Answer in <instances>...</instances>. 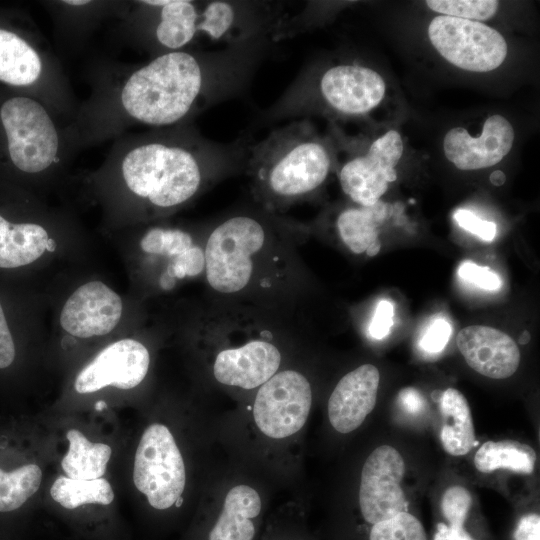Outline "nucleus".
I'll return each instance as SVG.
<instances>
[{
  "instance_id": "obj_1",
  "label": "nucleus",
  "mask_w": 540,
  "mask_h": 540,
  "mask_svg": "<svg viewBox=\"0 0 540 540\" xmlns=\"http://www.w3.org/2000/svg\"><path fill=\"white\" fill-rule=\"evenodd\" d=\"M245 145L199 136L153 139L129 150L122 177L128 191L155 215L180 208L243 164Z\"/></svg>"
},
{
  "instance_id": "obj_2",
  "label": "nucleus",
  "mask_w": 540,
  "mask_h": 540,
  "mask_svg": "<svg viewBox=\"0 0 540 540\" xmlns=\"http://www.w3.org/2000/svg\"><path fill=\"white\" fill-rule=\"evenodd\" d=\"M241 51L199 57L186 51L163 53L126 80L121 103L138 122L168 126L226 92L244 69Z\"/></svg>"
},
{
  "instance_id": "obj_3",
  "label": "nucleus",
  "mask_w": 540,
  "mask_h": 540,
  "mask_svg": "<svg viewBox=\"0 0 540 540\" xmlns=\"http://www.w3.org/2000/svg\"><path fill=\"white\" fill-rule=\"evenodd\" d=\"M243 164L253 198L261 209L276 214L316 191L332 163L311 124L294 120L246 145Z\"/></svg>"
},
{
  "instance_id": "obj_4",
  "label": "nucleus",
  "mask_w": 540,
  "mask_h": 540,
  "mask_svg": "<svg viewBox=\"0 0 540 540\" xmlns=\"http://www.w3.org/2000/svg\"><path fill=\"white\" fill-rule=\"evenodd\" d=\"M293 223L261 209L231 214L209 231L204 243L206 281L223 295L251 290L275 241Z\"/></svg>"
},
{
  "instance_id": "obj_5",
  "label": "nucleus",
  "mask_w": 540,
  "mask_h": 540,
  "mask_svg": "<svg viewBox=\"0 0 540 540\" xmlns=\"http://www.w3.org/2000/svg\"><path fill=\"white\" fill-rule=\"evenodd\" d=\"M141 3L159 8L155 37L170 51H179L194 41L240 45L252 37L255 29L254 11L248 2L164 0Z\"/></svg>"
},
{
  "instance_id": "obj_6",
  "label": "nucleus",
  "mask_w": 540,
  "mask_h": 540,
  "mask_svg": "<svg viewBox=\"0 0 540 540\" xmlns=\"http://www.w3.org/2000/svg\"><path fill=\"white\" fill-rule=\"evenodd\" d=\"M133 482L158 510L170 508L181 497L186 483L185 465L165 425L151 424L142 434L135 453Z\"/></svg>"
},
{
  "instance_id": "obj_7",
  "label": "nucleus",
  "mask_w": 540,
  "mask_h": 540,
  "mask_svg": "<svg viewBox=\"0 0 540 540\" xmlns=\"http://www.w3.org/2000/svg\"><path fill=\"white\" fill-rule=\"evenodd\" d=\"M0 118L7 136L8 152L21 171L38 173L56 160L59 137L46 109L28 97H14L3 103Z\"/></svg>"
},
{
  "instance_id": "obj_8",
  "label": "nucleus",
  "mask_w": 540,
  "mask_h": 540,
  "mask_svg": "<svg viewBox=\"0 0 540 540\" xmlns=\"http://www.w3.org/2000/svg\"><path fill=\"white\" fill-rule=\"evenodd\" d=\"M428 36L448 62L468 71L494 70L507 55L504 37L479 21L437 16L430 22Z\"/></svg>"
},
{
  "instance_id": "obj_9",
  "label": "nucleus",
  "mask_w": 540,
  "mask_h": 540,
  "mask_svg": "<svg viewBox=\"0 0 540 540\" xmlns=\"http://www.w3.org/2000/svg\"><path fill=\"white\" fill-rule=\"evenodd\" d=\"M139 248L160 291H171L182 281L204 274V245L184 229L151 227L142 235Z\"/></svg>"
},
{
  "instance_id": "obj_10",
  "label": "nucleus",
  "mask_w": 540,
  "mask_h": 540,
  "mask_svg": "<svg viewBox=\"0 0 540 540\" xmlns=\"http://www.w3.org/2000/svg\"><path fill=\"white\" fill-rule=\"evenodd\" d=\"M311 403L307 378L298 371L283 370L260 386L253 405L254 420L266 436L286 438L304 426Z\"/></svg>"
},
{
  "instance_id": "obj_11",
  "label": "nucleus",
  "mask_w": 540,
  "mask_h": 540,
  "mask_svg": "<svg viewBox=\"0 0 540 540\" xmlns=\"http://www.w3.org/2000/svg\"><path fill=\"white\" fill-rule=\"evenodd\" d=\"M404 473V459L392 446H379L367 457L361 472L359 506L368 523L374 525L406 511L401 487Z\"/></svg>"
},
{
  "instance_id": "obj_12",
  "label": "nucleus",
  "mask_w": 540,
  "mask_h": 540,
  "mask_svg": "<svg viewBox=\"0 0 540 540\" xmlns=\"http://www.w3.org/2000/svg\"><path fill=\"white\" fill-rule=\"evenodd\" d=\"M403 153L398 132L377 138L364 155L352 157L339 172L341 188L356 204L370 206L380 200L388 183L397 178L395 166Z\"/></svg>"
},
{
  "instance_id": "obj_13",
  "label": "nucleus",
  "mask_w": 540,
  "mask_h": 540,
  "mask_svg": "<svg viewBox=\"0 0 540 540\" xmlns=\"http://www.w3.org/2000/svg\"><path fill=\"white\" fill-rule=\"evenodd\" d=\"M149 365L150 354L142 342L121 339L106 346L82 368L74 388L80 394L93 393L107 386L133 389L144 380Z\"/></svg>"
},
{
  "instance_id": "obj_14",
  "label": "nucleus",
  "mask_w": 540,
  "mask_h": 540,
  "mask_svg": "<svg viewBox=\"0 0 540 540\" xmlns=\"http://www.w3.org/2000/svg\"><path fill=\"white\" fill-rule=\"evenodd\" d=\"M123 314V301L111 287L99 280L80 285L60 312V325L68 334L82 339L112 332Z\"/></svg>"
},
{
  "instance_id": "obj_15",
  "label": "nucleus",
  "mask_w": 540,
  "mask_h": 540,
  "mask_svg": "<svg viewBox=\"0 0 540 540\" xmlns=\"http://www.w3.org/2000/svg\"><path fill=\"white\" fill-rule=\"evenodd\" d=\"M385 89V82L376 71L355 64L333 66L318 81L320 98L344 115L370 111L381 102Z\"/></svg>"
},
{
  "instance_id": "obj_16",
  "label": "nucleus",
  "mask_w": 540,
  "mask_h": 540,
  "mask_svg": "<svg viewBox=\"0 0 540 540\" xmlns=\"http://www.w3.org/2000/svg\"><path fill=\"white\" fill-rule=\"evenodd\" d=\"M514 130L501 115L486 119L482 134L475 138L462 127L449 130L444 138L447 159L461 170H476L500 162L512 148Z\"/></svg>"
},
{
  "instance_id": "obj_17",
  "label": "nucleus",
  "mask_w": 540,
  "mask_h": 540,
  "mask_svg": "<svg viewBox=\"0 0 540 540\" xmlns=\"http://www.w3.org/2000/svg\"><path fill=\"white\" fill-rule=\"evenodd\" d=\"M280 363L281 353L271 341L252 339L218 352L213 375L221 384L254 389L277 373Z\"/></svg>"
},
{
  "instance_id": "obj_18",
  "label": "nucleus",
  "mask_w": 540,
  "mask_h": 540,
  "mask_svg": "<svg viewBox=\"0 0 540 540\" xmlns=\"http://www.w3.org/2000/svg\"><path fill=\"white\" fill-rule=\"evenodd\" d=\"M466 363L477 373L492 378L512 376L520 364V351L506 333L483 325H472L459 331L456 339Z\"/></svg>"
},
{
  "instance_id": "obj_19",
  "label": "nucleus",
  "mask_w": 540,
  "mask_h": 540,
  "mask_svg": "<svg viewBox=\"0 0 540 540\" xmlns=\"http://www.w3.org/2000/svg\"><path fill=\"white\" fill-rule=\"evenodd\" d=\"M380 374L372 364H364L344 375L328 401V417L333 428L343 434L357 429L374 409Z\"/></svg>"
},
{
  "instance_id": "obj_20",
  "label": "nucleus",
  "mask_w": 540,
  "mask_h": 540,
  "mask_svg": "<svg viewBox=\"0 0 540 540\" xmlns=\"http://www.w3.org/2000/svg\"><path fill=\"white\" fill-rule=\"evenodd\" d=\"M56 242L36 223H10L0 215V268H18L52 252Z\"/></svg>"
},
{
  "instance_id": "obj_21",
  "label": "nucleus",
  "mask_w": 540,
  "mask_h": 540,
  "mask_svg": "<svg viewBox=\"0 0 540 540\" xmlns=\"http://www.w3.org/2000/svg\"><path fill=\"white\" fill-rule=\"evenodd\" d=\"M260 511L261 498L255 489L247 485L231 488L209 540H252L255 528L251 519Z\"/></svg>"
},
{
  "instance_id": "obj_22",
  "label": "nucleus",
  "mask_w": 540,
  "mask_h": 540,
  "mask_svg": "<svg viewBox=\"0 0 540 540\" xmlns=\"http://www.w3.org/2000/svg\"><path fill=\"white\" fill-rule=\"evenodd\" d=\"M393 213L391 204L377 201L370 206L346 208L336 219V228L342 242L355 254L366 252L378 239V228Z\"/></svg>"
},
{
  "instance_id": "obj_23",
  "label": "nucleus",
  "mask_w": 540,
  "mask_h": 540,
  "mask_svg": "<svg viewBox=\"0 0 540 540\" xmlns=\"http://www.w3.org/2000/svg\"><path fill=\"white\" fill-rule=\"evenodd\" d=\"M439 403L443 417L440 433L443 448L453 456L467 454L477 442L466 398L457 389L448 388L442 393Z\"/></svg>"
},
{
  "instance_id": "obj_24",
  "label": "nucleus",
  "mask_w": 540,
  "mask_h": 540,
  "mask_svg": "<svg viewBox=\"0 0 540 540\" xmlns=\"http://www.w3.org/2000/svg\"><path fill=\"white\" fill-rule=\"evenodd\" d=\"M42 61L33 47L13 32L0 29V81L15 86L36 82Z\"/></svg>"
},
{
  "instance_id": "obj_25",
  "label": "nucleus",
  "mask_w": 540,
  "mask_h": 540,
  "mask_svg": "<svg viewBox=\"0 0 540 540\" xmlns=\"http://www.w3.org/2000/svg\"><path fill=\"white\" fill-rule=\"evenodd\" d=\"M66 437L69 447L61 461V467L66 476L83 480L101 478L105 474L112 454L111 447L104 443L89 441L77 429H70Z\"/></svg>"
},
{
  "instance_id": "obj_26",
  "label": "nucleus",
  "mask_w": 540,
  "mask_h": 540,
  "mask_svg": "<svg viewBox=\"0 0 540 540\" xmlns=\"http://www.w3.org/2000/svg\"><path fill=\"white\" fill-rule=\"evenodd\" d=\"M534 449L516 440L486 441L474 456V465L482 473L507 469L515 473L531 474L536 463Z\"/></svg>"
},
{
  "instance_id": "obj_27",
  "label": "nucleus",
  "mask_w": 540,
  "mask_h": 540,
  "mask_svg": "<svg viewBox=\"0 0 540 540\" xmlns=\"http://www.w3.org/2000/svg\"><path fill=\"white\" fill-rule=\"evenodd\" d=\"M50 495L66 509H76L85 504L109 505L114 499L110 483L102 477L83 480L61 475L52 484Z\"/></svg>"
},
{
  "instance_id": "obj_28",
  "label": "nucleus",
  "mask_w": 540,
  "mask_h": 540,
  "mask_svg": "<svg viewBox=\"0 0 540 540\" xmlns=\"http://www.w3.org/2000/svg\"><path fill=\"white\" fill-rule=\"evenodd\" d=\"M42 470L36 464H26L6 472L0 468V512L20 508L40 487Z\"/></svg>"
},
{
  "instance_id": "obj_29",
  "label": "nucleus",
  "mask_w": 540,
  "mask_h": 540,
  "mask_svg": "<svg viewBox=\"0 0 540 540\" xmlns=\"http://www.w3.org/2000/svg\"><path fill=\"white\" fill-rule=\"evenodd\" d=\"M370 540H427L421 522L407 511L373 525Z\"/></svg>"
},
{
  "instance_id": "obj_30",
  "label": "nucleus",
  "mask_w": 540,
  "mask_h": 540,
  "mask_svg": "<svg viewBox=\"0 0 540 540\" xmlns=\"http://www.w3.org/2000/svg\"><path fill=\"white\" fill-rule=\"evenodd\" d=\"M426 4L445 16L475 21L493 17L499 3L494 0H428Z\"/></svg>"
},
{
  "instance_id": "obj_31",
  "label": "nucleus",
  "mask_w": 540,
  "mask_h": 540,
  "mask_svg": "<svg viewBox=\"0 0 540 540\" xmlns=\"http://www.w3.org/2000/svg\"><path fill=\"white\" fill-rule=\"evenodd\" d=\"M472 505L470 492L463 486H451L441 499V510L448 525L452 527H463L469 509Z\"/></svg>"
},
{
  "instance_id": "obj_32",
  "label": "nucleus",
  "mask_w": 540,
  "mask_h": 540,
  "mask_svg": "<svg viewBox=\"0 0 540 540\" xmlns=\"http://www.w3.org/2000/svg\"><path fill=\"white\" fill-rule=\"evenodd\" d=\"M459 277L475 286L489 291H496L501 287V279L490 268L479 266L473 262L465 261L458 268Z\"/></svg>"
},
{
  "instance_id": "obj_33",
  "label": "nucleus",
  "mask_w": 540,
  "mask_h": 540,
  "mask_svg": "<svg viewBox=\"0 0 540 540\" xmlns=\"http://www.w3.org/2000/svg\"><path fill=\"white\" fill-rule=\"evenodd\" d=\"M451 331L450 324L444 318H434L420 339V347L428 353L441 352L449 341Z\"/></svg>"
},
{
  "instance_id": "obj_34",
  "label": "nucleus",
  "mask_w": 540,
  "mask_h": 540,
  "mask_svg": "<svg viewBox=\"0 0 540 540\" xmlns=\"http://www.w3.org/2000/svg\"><path fill=\"white\" fill-rule=\"evenodd\" d=\"M454 219L461 228L484 241H492L496 235L497 227L494 222L481 219L469 210L458 209L454 213Z\"/></svg>"
},
{
  "instance_id": "obj_35",
  "label": "nucleus",
  "mask_w": 540,
  "mask_h": 540,
  "mask_svg": "<svg viewBox=\"0 0 540 540\" xmlns=\"http://www.w3.org/2000/svg\"><path fill=\"white\" fill-rule=\"evenodd\" d=\"M394 308L388 300H380L369 326V334L375 339L386 337L393 325Z\"/></svg>"
},
{
  "instance_id": "obj_36",
  "label": "nucleus",
  "mask_w": 540,
  "mask_h": 540,
  "mask_svg": "<svg viewBox=\"0 0 540 540\" xmlns=\"http://www.w3.org/2000/svg\"><path fill=\"white\" fill-rule=\"evenodd\" d=\"M15 359V345L0 303V369L10 366Z\"/></svg>"
},
{
  "instance_id": "obj_37",
  "label": "nucleus",
  "mask_w": 540,
  "mask_h": 540,
  "mask_svg": "<svg viewBox=\"0 0 540 540\" xmlns=\"http://www.w3.org/2000/svg\"><path fill=\"white\" fill-rule=\"evenodd\" d=\"M401 408L410 415H419L426 408V400L422 394L412 387L403 388L398 395Z\"/></svg>"
},
{
  "instance_id": "obj_38",
  "label": "nucleus",
  "mask_w": 540,
  "mask_h": 540,
  "mask_svg": "<svg viewBox=\"0 0 540 540\" xmlns=\"http://www.w3.org/2000/svg\"><path fill=\"white\" fill-rule=\"evenodd\" d=\"M514 540H540V517L531 513L523 516L514 532Z\"/></svg>"
},
{
  "instance_id": "obj_39",
  "label": "nucleus",
  "mask_w": 540,
  "mask_h": 540,
  "mask_svg": "<svg viewBox=\"0 0 540 540\" xmlns=\"http://www.w3.org/2000/svg\"><path fill=\"white\" fill-rule=\"evenodd\" d=\"M434 540H475L464 529V527H452L444 523L437 525Z\"/></svg>"
},
{
  "instance_id": "obj_40",
  "label": "nucleus",
  "mask_w": 540,
  "mask_h": 540,
  "mask_svg": "<svg viewBox=\"0 0 540 540\" xmlns=\"http://www.w3.org/2000/svg\"><path fill=\"white\" fill-rule=\"evenodd\" d=\"M490 181L492 184L500 186L505 182V175L500 170L495 171L490 175Z\"/></svg>"
},
{
  "instance_id": "obj_41",
  "label": "nucleus",
  "mask_w": 540,
  "mask_h": 540,
  "mask_svg": "<svg viewBox=\"0 0 540 540\" xmlns=\"http://www.w3.org/2000/svg\"><path fill=\"white\" fill-rule=\"evenodd\" d=\"M381 248V243L379 240L372 243L368 249L366 250V253L368 256H375Z\"/></svg>"
},
{
  "instance_id": "obj_42",
  "label": "nucleus",
  "mask_w": 540,
  "mask_h": 540,
  "mask_svg": "<svg viewBox=\"0 0 540 540\" xmlns=\"http://www.w3.org/2000/svg\"><path fill=\"white\" fill-rule=\"evenodd\" d=\"M90 1H86V0H69V1H64V3L68 4V5H74V6H78V5H85L87 3H89Z\"/></svg>"
},
{
  "instance_id": "obj_43",
  "label": "nucleus",
  "mask_w": 540,
  "mask_h": 540,
  "mask_svg": "<svg viewBox=\"0 0 540 540\" xmlns=\"http://www.w3.org/2000/svg\"><path fill=\"white\" fill-rule=\"evenodd\" d=\"M521 344H526L530 340V334L528 331H524L519 338Z\"/></svg>"
},
{
  "instance_id": "obj_44",
  "label": "nucleus",
  "mask_w": 540,
  "mask_h": 540,
  "mask_svg": "<svg viewBox=\"0 0 540 540\" xmlns=\"http://www.w3.org/2000/svg\"><path fill=\"white\" fill-rule=\"evenodd\" d=\"M106 407V403L103 401H99L95 404V409L97 411H102Z\"/></svg>"
}]
</instances>
